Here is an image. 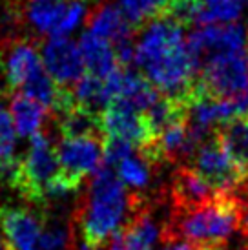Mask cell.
Listing matches in <instances>:
<instances>
[{"label": "cell", "mask_w": 248, "mask_h": 250, "mask_svg": "<svg viewBox=\"0 0 248 250\" xmlns=\"http://www.w3.org/2000/svg\"><path fill=\"white\" fill-rule=\"evenodd\" d=\"M183 26L173 17H161L150 22L135 44V64L165 97L190 106L199 64L186 46Z\"/></svg>", "instance_id": "cell-1"}, {"label": "cell", "mask_w": 248, "mask_h": 250, "mask_svg": "<svg viewBox=\"0 0 248 250\" xmlns=\"http://www.w3.org/2000/svg\"><path fill=\"white\" fill-rule=\"evenodd\" d=\"M145 201L143 194L126 190L115 168L103 165L90 177L86 192L71 214L84 249H103Z\"/></svg>", "instance_id": "cell-2"}, {"label": "cell", "mask_w": 248, "mask_h": 250, "mask_svg": "<svg viewBox=\"0 0 248 250\" xmlns=\"http://www.w3.org/2000/svg\"><path fill=\"white\" fill-rule=\"evenodd\" d=\"M243 199L235 194H217L212 199L170 210L163 223V243L190 241L208 250H227L228 239L241 230Z\"/></svg>", "instance_id": "cell-3"}, {"label": "cell", "mask_w": 248, "mask_h": 250, "mask_svg": "<svg viewBox=\"0 0 248 250\" xmlns=\"http://www.w3.org/2000/svg\"><path fill=\"white\" fill-rule=\"evenodd\" d=\"M61 175V163L55 146L44 133L31 137L29 150L22 159V172L15 190L33 207H41L46 188Z\"/></svg>", "instance_id": "cell-4"}, {"label": "cell", "mask_w": 248, "mask_h": 250, "mask_svg": "<svg viewBox=\"0 0 248 250\" xmlns=\"http://www.w3.org/2000/svg\"><path fill=\"white\" fill-rule=\"evenodd\" d=\"M199 79L208 95L215 99H232L248 93V48L207 61Z\"/></svg>", "instance_id": "cell-5"}, {"label": "cell", "mask_w": 248, "mask_h": 250, "mask_svg": "<svg viewBox=\"0 0 248 250\" xmlns=\"http://www.w3.org/2000/svg\"><path fill=\"white\" fill-rule=\"evenodd\" d=\"M192 168L214 188L217 194H239L245 188V177L234 161L223 150L219 141H205L192 157Z\"/></svg>", "instance_id": "cell-6"}, {"label": "cell", "mask_w": 248, "mask_h": 250, "mask_svg": "<svg viewBox=\"0 0 248 250\" xmlns=\"http://www.w3.org/2000/svg\"><path fill=\"white\" fill-rule=\"evenodd\" d=\"M55 150L62 175L79 188H83L84 181L103 167L104 139H62Z\"/></svg>", "instance_id": "cell-7"}, {"label": "cell", "mask_w": 248, "mask_h": 250, "mask_svg": "<svg viewBox=\"0 0 248 250\" xmlns=\"http://www.w3.org/2000/svg\"><path fill=\"white\" fill-rule=\"evenodd\" d=\"M186 46L199 64L217 55L239 53L248 48V33L237 24H208L199 29H193L186 39Z\"/></svg>", "instance_id": "cell-8"}, {"label": "cell", "mask_w": 248, "mask_h": 250, "mask_svg": "<svg viewBox=\"0 0 248 250\" xmlns=\"http://www.w3.org/2000/svg\"><path fill=\"white\" fill-rule=\"evenodd\" d=\"M44 214L28 207L0 205V241L6 250H37L41 241Z\"/></svg>", "instance_id": "cell-9"}, {"label": "cell", "mask_w": 248, "mask_h": 250, "mask_svg": "<svg viewBox=\"0 0 248 250\" xmlns=\"http://www.w3.org/2000/svg\"><path fill=\"white\" fill-rule=\"evenodd\" d=\"M42 64L48 75L66 88L79 83L86 71L79 44L66 37H51V41L44 44Z\"/></svg>", "instance_id": "cell-10"}, {"label": "cell", "mask_w": 248, "mask_h": 250, "mask_svg": "<svg viewBox=\"0 0 248 250\" xmlns=\"http://www.w3.org/2000/svg\"><path fill=\"white\" fill-rule=\"evenodd\" d=\"M104 133L131 143L135 148H143L153 143V135L148 130L145 115L133 110L123 101H111L103 113Z\"/></svg>", "instance_id": "cell-11"}, {"label": "cell", "mask_w": 248, "mask_h": 250, "mask_svg": "<svg viewBox=\"0 0 248 250\" xmlns=\"http://www.w3.org/2000/svg\"><path fill=\"white\" fill-rule=\"evenodd\" d=\"M163 227L153 214V205L146 199L141 208L131 215L128 223L111 237L110 250H152L161 241Z\"/></svg>", "instance_id": "cell-12"}, {"label": "cell", "mask_w": 248, "mask_h": 250, "mask_svg": "<svg viewBox=\"0 0 248 250\" xmlns=\"http://www.w3.org/2000/svg\"><path fill=\"white\" fill-rule=\"evenodd\" d=\"M217 195L214 188L208 185L192 167H179L172 175L170 188L166 190V203L170 210L190 208L195 205L212 199Z\"/></svg>", "instance_id": "cell-13"}, {"label": "cell", "mask_w": 248, "mask_h": 250, "mask_svg": "<svg viewBox=\"0 0 248 250\" xmlns=\"http://www.w3.org/2000/svg\"><path fill=\"white\" fill-rule=\"evenodd\" d=\"M79 49H81L84 68L88 71V75L104 81L119 68L117 53H115V48L111 46V42L91 33L90 29L81 35Z\"/></svg>", "instance_id": "cell-14"}, {"label": "cell", "mask_w": 248, "mask_h": 250, "mask_svg": "<svg viewBox=\"0 0 248 250\" xmlns=\"http://www.w3.org/2000/svg\"><path fill=\"white\" fill-rule=\"evenodd\" d=\"M44 68L42 57L35 49L33 44L29 42H21L17 44L6 57V79L7 86L11 90H22V86L28 83L29 79L39 73Z\"/></svg>", "instance_id": "cell-15"}, {"label": "cell", "mask_w": 248, "mask_h": 250, "mask_svg": "<svg viewBox=\"0 0 248 250\" xmlns=\"http://www.w3.org/2000/svg\"><path fill=\"white\" fill-rule=\"evenodd\" d=\"M90 31L106 39L108 42H115L117 46V44L131 41L133 22L124 15L121 7L106 4L99 7L90 19Z\"/></svg>", "instance_id": "cell-16"}, {"label": "cell", "mask_w": 248, "mask_h": 250, "mask_svg": "<svg viewBox=\"0 0 248 250\" xmlns=\"http://www.w3.org/2000/svg\"><path fill=\"white\" fill-rule=\"evenodd\" d=\"M59 130L62 139H106L103 126V115L90 111L83 106H75L59 115Z\"/></svg>", "instance_id": "cell-17"}, {"label": "cell", "mask_w": 248, "mask_h": 250, "mask_svg": "<svg viewBox=\"0 0 248 250\" xmlns=\"http://www.w3.org/2000/svg\"><path fill=\"white\" fill-rule=\"evenodd\" d=\"M46 106L41 104L39 101L24 95L22 91L13 93L9 113L13 117L15 130L21 137H33L39 133L42 123L46 119Z\"/></svg>", "instance_id": "cell-18"}, {"label": "cell", "mask_w": 248, "mask_h": 250, "mask_svg": "<svg viewBox=\"0 0 248 250\" xmlns=\"http://www.w3.org/2000/svg\"><path fill=\"white\" fill-rule=\"evenodd\" d=\"M37 250H77L73 219H64L55 212L44 210V227Z\"/></svg>", "instance_id": "cell-19"}, {"label": "cell", "mask_w": 248, "mask_h": 250, "mask_svg": "<svg viewBox=\"0 0 248 250\" xmlns=\"http://www.w3.org/2000/svg\"><path fill=\"white\" fill-rule=\"evenodd\" d=\"M69 0H28V19L42 33L55 37L68 11Z\"/></svg>", "instance_id": "cell-20"}, {"label": "cell", "mask_w": 248, "mask_h": 250, "mask_svg": "<svg viewBox=\"0 0 248 250\" xmlns=\"http://www.w3.org/2000/svg\"><path fill=\"white\" fill-rule=\"evenodd\" d=\"M153 168L155 167L152 163L135 150L133 155H130V157H126L124 161L119 163L117 174L124 183V187L131 188V192H135V194H143L152 183Z\"/></svg>", "instance_id": "cell-21"}, {"label": "cell", "mask_w": 248, "mask_h": 250, "mask_svg": "<svg viewBox=\"0 0 248 250\" xmlns=\"http://www.w3.org/2000/svg\"><path fill=\"white\" fill-rule=\"evenodd\" d=\"M71 91L75 95L77 104L90 111H95L99 115H103L104 110L111 103L103 79H97V77L88 75V73L77 84H73V90Z\"/></svg>", "instance_id": "cell-22"}, {"label": "cell", "mask_w": 248, "mask_h": 250, "mask_svg": "<svg viewBox=\"0 0 248 250\" xmlns=\"http://www.w3.org/2000/svg\"><path fill=\"white\" fill-rule=\"evenodd\" d=\"M247 0H217L212 4H205L199 2L195 15H193V22L208 26V24H230L234 22L239 13H241L243 6Z\"/></svg>", "instance_id": "cell-23"}, {"label": "cell", "mask_w": 248, "mask_h": 250, "mask_svg": "<svg viewBox=\"0 0 248 250\" xmlns=\"http://www.w3.org/2000/svg\"><path fill=\"white\" fill-rule=\"evenodd\" d=\"M121 9L133 24L168 17L173 0H119Z\"/></svg>", "instance_id": "cell-24"}, {"label": "cell", "mask_w": 248, "mask_h": 250, "mask_svg": "<svg viewBox=\"0 0 248 250\" xmlns=\"http://www.w3.org/2000/svg\"><path fill=\"white\" fill-rule=\"evenodd\" d=\"M135 150H137V148L131 145V143H128V141L106 135V139H104V161H103V165L115 168L121 161H124L126 157H130V155H133Z\"/></svg>", "instance_id": "cell-25"}, {"label": "cell", "mask_w": 248, "mask_h": 250, "mask_svg": "<svg viewBox=\"0 0 248 250\" xmlns=\"http://www.w3.org/2000/svg\"><path fill=\"white\" fill-rule=\"evenodd\" d=\"M84 17H86V6H84L83 0H69L66 17L62 21L61 28L57 29L55 37H66L71 31H75L79 28V24L84 21Z\"/></svg>", "instance_id": "cell-26"}, {"label": "cell", "mask_w": 248, "mask_h": 250, "mask_svg": "<svg viewBox=\"0 0 248 250\" xmlns=\"http://www.w3.org/2000/svg\"><path fill=\"white\" fill-rule=\"evenodd\" d=\"M15 139H17V130L13 125V117L4 106L0 104V148L13 152Z\"/></svg>", "instance_id": "cell-27"}, {"label": "cell", "mask_w": 248, "mask_h": 250, "mask_svg": "<svg viewBox=\"0 0 248 250\" xmlns=\"http://www.w3.org/2000/svg\"><path fill=\"white\" fill-rule=\"evenodd\" d=\"M163 250H208L201 245L190 243V241H172V243H166V247Z\"/></svg>", "instance_id": "cell-28"}, {"label": "cell", "mask_w": 248, "mask_h": 250, "mask_svg": "<svg viewBox=\"0 0 248 250\" xmlns=\"http://www.w3.org/2000/svg\"><path fill=\"white\" fill-rule=\"evenodd\" d=\"M15 155L11 150H2L0 148V183H2V179H4V172H6V167L7 163L13 159Z\"/></svg>", "instance_id": "cell-29"}, {"label": "cell", "mask_w": 248, "mask_h": 250, "mask_svg": "<svg viewBox=\"0 0 248 250\" xmlns=\"http://www.w3.org/2000/svg\"><path fill=\"white\" fill-rule=\"evenodd\" d=\"M243 199V217H241V232L243 236L248 237V197H241Z\"/></svg>", "instance_id": "cell-30"}, {"label": "cell", "mask_w": 248, "mask_h": 250, "mask_svg": "<svg viewBox=\"0 0 248 250\" xmlns=\"http://www.w3.org/2000/svg\"><path fill=\"white\" fill-rule=\"evenodd\" d=\"M175 2H201V0H175Z\"/></svg>", "instance_id": "cell-31"}, {"label": "cell", "mask_w": 248, "mask_h": 250, "mask_svg": "<svg viewBox=\"0 0 248 250\" xmlns=\"http://www.w3.org/2000/svg\"><path fill=\"white\" fill-rule=\"evenodd\" d=\"M205 4H212V2H217V0H203Z\"/></svg>", "instance_id": "cell-32"}, {"label": "cell", "mask_w": 248, "mask_h": 250, "mask_svg": "<svg viewBox=\"0 0 248 250\" xmlns=\"http://www.w3.org/2000/svg\"><path fill=\"white\" fill-rule=\"evenodd\" d=\"M0 250H6L4 249V245H2V241H0Z\"/></svg>", "instance_id": "cell-33"}, {"label": "cell", "mask_w": 248, "mask_h": 250, "mask_svg": "<svg viewBox=\"0 0 248 250\" xmlns=\"http://www.w3.org/2000/svg\"><path fill=\"white\" fill-rule=\"evenodd\" d=\"M237 250H248V247H243V249H237Z\"/></svg>", "instance_id": "cell-34"}]
</instances>
